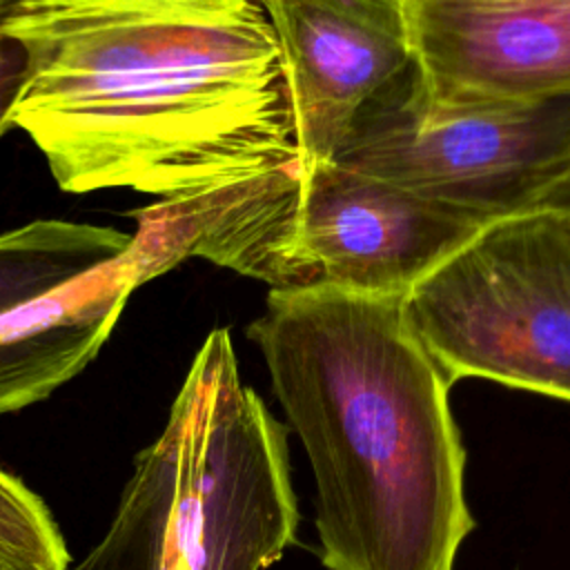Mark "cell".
Listing matches in <instances>:
<instances>
[{"label":"cell","mask_w":570,"mask_h":570,"mask_svg":"<svg viewBox=\"0 0 570 570\" xmlns=\"http://www.w3.org/2000/svg\"><path fill=\"white\" fill-rule=\"evenodd\" d=\"M0 31L27 53L9 122L62 191L169 203L301 163L263 2L9 0Z\"/></svg>","instance_id":"cell-1"},{"label":"cell","mask_w":570,"mask_h":570,"mask_svg":"<svg viewBox=\"0 0 570 570\" xmlns=\"http://www.w3.org/2000/svg\"><path fill=\"white\" fill-rule=\"evenodd\" d=\"M316 481L327 570H454L474 530L452 381L403 296L269 289L247 327Z\"/></svg>","instance_id":"cell-2"},{"label":"cell","mask_w":570,"mask_h":570,"mask_svg":"<svg viewBox=\"0 0 570 570\" xmlns=\"http://www.w3.org/2000/svg\"><path fill=\"white\" fill-rule=\"evenodd\" d=\"M287 434L212 330L160 434L136 454L114 521L69 570H265L296 539Z\"/></svg>","instance_id":"cell-3"},{"label":"cell","mask_w":570,"mask_h":570,"mask_svg":"<svg viewBox=\"0 0 570 570\" xmlns=\"http://www.w3.org/2000/svg\"><path fill=\"white\" fill-rule=\"evenodd\" d=\"M481 227L459 209L336 160L292 163L227 203L191 258L272 289L405 296Z\"/></svg>","instance_id":"cell-4"},{"label":"cell","mask_w":570,"mask_h":570,"mask_svg":"<svg viewBox=\"0 0 570 570\" xmlns=\"http://www.w3.org/2000/svg\"><path fill=\"white\" fill-rule=\"evenodd\" d=\"M445 376L570 401V225L530 209L483 225L403 296Z\"/></svg>","instance_id":"cell-5"},{"label":"cell","mask_w":570,"mask_h":570,"mask_svg":"<svg viewBox=\"0 0 570 570\" xmlns=\"http://www.w3.org/2000/svg\"><path fill=\"white\" fill-rule=\"evenodd\" d=\"M334 160L488 225L534 209L570 176V96L436 102L410 65L370 100Z\"/></svg>","instance_id":"cell-6"},{"label":"cell","mask_w":570,"mask_h":570,"mask_svg":"<svg viewBox=\"0 0 570 570\" xmlns=\"http://www.w3.org/2000/svg\"><path fill=\"white\" fill-rule=\"evenodd\" d=\"M412 69L436 102L570 96V0H403Z\"/></svg>","instance_id":"cell-7"},{"label":"cell","mask_w":570,"mask_h":570,"mask_svg":"<svg viewBox=\"0 0 570 570\" xmlns=\"http://www.w3.org/2000/svg\"><path fill=\"white\" fill-rule=\"evenodd\" d=\"M301 167L334 160L358 116L412 65L403 0H267Z\"/></svg>","instance_id":"cell-8"},{"label":"cell","mask_w":570,"mask_h":570,"mask_svg":"<svg viewBox=\"0 0 570 570\" xmlns=\"http://www.w3.org/2000/svg\"><path fill=\"white\" fill-rule=\"evenodd\" d=\"M140 287L129 254L0 314V416L20 412L80 374Z\"/></svg>","instance_id":"cell-9"},{"label":"cell","mask_w":570,"mask_h":570,"mask_svg":"<svg viewBox=\"0 0 570 570\" xmlns=\"http://www.w3.org/2000/svg\"><path fill=\"white\" fill-rule=\"evenodd\" d=\"M129 245V232L60 218H40L2 232L0 314L120 258Z\"/></svg>","instance_id":"cell-10"},{"label":"cell","mask_w":570,"mask_h":570,"mask_svg":"<svg viewBox=\"0 0 570 570\" xmlns=\"http://www.w3.org/2000/svg\"><path fill=\"white\" fill-rule=\"evenodd\" d=\"M0 559L16 570H69L71 557L45 501L0 468Z\"/></svg>","instance_id":"cell-11"},{"label":"cell","mask_w":570,"mask_h":570,"mask_svg":"<svg viewBox=\"0 0 570 570\" xmlns=\"http://www.w3.org/2000/svg\"><path fill=\"white\" fill-rule=\"evenodd\" d=\"M27 82V53L0 31V136L11 129L9 116Z\"/></svg>","instance_id":"cell-12"},{"label":"cell","mask_w":570,"mask_h":570,"mask_svg":"<svg viewBox=\"0 0 570 570\" xmlns=\"http://www.w3.org/2000/svg\"><path fill=\"white\" fill-rule=\"evenodd\" d=\"M534 209H548V212H570V176L554 185Z\"/></svg>","instance_id":"cell-13"},{"label":"cell","mask_w":570,"mask_h":570,"mask_svg":"<svg viewBox=\"0 0 570 570\" xmlns=\"http://www.w3.org/2000/svg\"><path fill=\"white\" fill-rule=\"evenodd\" d=\"M0 570H16L13 566H9V563H4L2 559H0Z\"/></svg>","instance_id":"cell-14"},{"label":"cell","mask_w":570,"mask_h":570,"mask_svg":"<svg viewBox=\"0 0 570 570\" xmlns=\"http://www.w3.org/2000/svg\"><path fill=\"white\" fill-rule=\"evenodd\" d=\"M557 214H559V212H557ZM559 216H561V218H563V220L570 225V212H561Z\"/></svg>","instance_id":"cell-15"},{"label":"cell","mask_w":570,"mask_h":570,"mask_svg":"<svg viewBox=\"0 0 570 570\" xmlns=\"http://www.w3.org/2000/svg\"><path fill=\"white\" fill-rule=\"evenodd\" d=\"M7 2H9V0H0V16H2V11L7 9Z\"/></svg>","instance_id":"cell-16"}]
</instances>
